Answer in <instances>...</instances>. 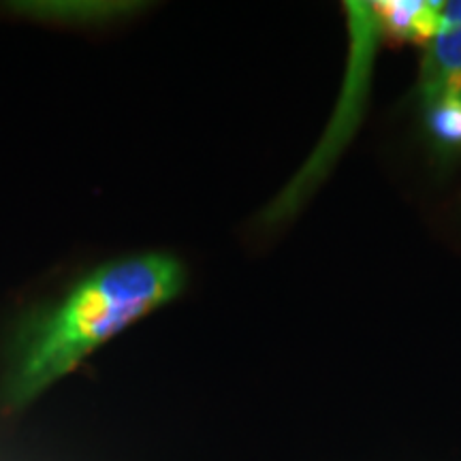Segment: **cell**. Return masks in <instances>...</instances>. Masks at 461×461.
Here are the masks:
<instances>
[{"label": "cell", "mask_w": 461, "mask_h": 461, "mask_svg": "<svg viewBox=\"0 0 461 461\" xmlns=\"http://www.w3.org/2000/svg\"><path fill=\"white\" fill-rule=\"evenodd\" d=\"M186 285V267L171 252H124L22 302L0 327V406L24 411Z\"/></svg>", "instance_id": "1"}, {"label": "cell", "mask_w": 461, "mask_h": 461, "mask_svg": "<svg viewBox=\"0 0 461 461\" xmlns=\"http://www.w3.org/2000/svg\"><path fill=\"white\" fill-rule=\"evenodd\" d=\"M148 7L137 0H11L0 3V17L58 31L105 32L131 24Z\"/></svg>", "instance_id": "2"}, {"label": "cell", "mask_w": 461, "mask_h": 461, "mask_svg": "<svg viewBox=\"0 0 461 461\" xmlns=\"http://www.w3.org/2000/svg\"><path fill=\"white\" fill-rule=\"evenodd\" d=\"M445 95L461 96V0L445 3L442 22L420 67V99L428 107Z\"/></svg>", "instance_id": "3"}, {"label": "cell", "mask_w": 461, "mask_h": 461, "mask_svg": "<svg viewBox=\"0 0 461 461\" xmlns=\"http://www.w3.org/2000/svg\"><path fill=\"white\" fill-rule=\"evenodd\" d=\"M372 20L393 43H431L442 22L445 3L428 0H378L370 3Z\"/></svg>", "instance_id": "4"}, {"label": "cell", "mask_w": 461, "mask_h": 461, "mask_svg": "<svg viewBox=\"0 0 461 461\" xmlns=\"http://www.w3.org/2000/svg\"><path fill=\"white\" fill-rule=\"evenodd\" d=\"M425 109H428L429 132L436 137V141L447 148H459L461 146V96L445 95Z\"/></svg>", "instance_id": "5"}]
</instances>
